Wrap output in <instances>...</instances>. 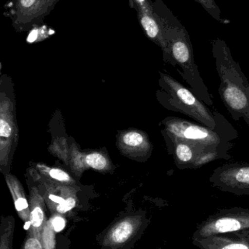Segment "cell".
<instances>
[{"label":"cell","instance_id":"obj_17","mask_svg":"<svg viewBox=\"0 0 249 249\" xmlns=\"http://www.w3.org/2000/svg\"><path fill=\"white\" fill-rule=\"evenodd\" d=\"M86 162L89 167L98 171H102L107 165V158L100 153H90L86 157Z\"/></svg>","mask_w":249,"mask_h":249},{"label":"cell","instance_id":"obj_18","mask_svg":"<svg viewBox=\"0 0 249 249\" xmlns=\"http://www.w3.org/2000/svg\"><path fill=\"white\" fill-rule=\"evenodd\" d=\"M129 6L136 10V12L154 14L152 1L151 0H129Z\"/></svg>","mask_w":249,"mask_h":249},{"label":"cell","instance_id":"obj_5","mask_svg":"<svg viewBox=\"0 0 249 249\" xmlns=\"http://www.w3.org/2000/svg\"><path fill=\"white\" fill-rule=\"evenodd\" d=\"M245 230H249V209L233 207L221 209L200 225L196 238H207Z\"/></svg>","mask_w":249,"mask_h":249},{"label":"cell","instance_id":"obj_11","mask_svg":"<svg viewBox=\"0 0 249 249\" xmlns=\"http://www.w3.org/2000/svg\"><path fill=\"white\" fill-rule=\"evenodd\" d=\"M15 218L11 215L0 217V249H13Z\"/></svg>","mask_w":249,"mask_h":249},{"label":"cell","instance_id":"obj_15","mask_svg":"<svg viewBox=\"0 0 249 249\" xmlns=\"http://www.w3.org/2000/svg\"><path fill=\"white\" fill-rule=\"evenodd\" d=\"M194 1L199 3L213 18L219 21V23H224V24H228L231 23V20L224 19L222 17L221 10L215 0H194Z\"/></svg>","mask_w":249,"mask_h":249},{"label":"cell","instance_id":"obj_16","mask_svg":"<svg viewBox=\"0 0 249 249\" xmlns=\"http://www.w3.org/2000/svg\"><path fill=\"white\" fill-rule=\"evenodd\" d=\"M55 233L51 222L48 220L41 234L40 240L44 249H55Z\"/></svg>","mask_w":249,"mask_h":249},{"label":"cell","instance_id":"obj_22","mask_svg":"<svg viewBox=\"0 0 249 249\" xmlns=\"http://www.w3.org/2000/svg\"><path fill=\"white\" fill-rule=\"evenodd\" d=\"M231 234L232 236L236 237L238 239L244 241L246 244L249 247V230H245V231H239V232H232Z\"/></svg>","mask_w":249,"mask_h":249},{"label":"cell","instance_id":"obj_1","mask_svg":"<svg viewBox=\"0 0 249 249\" xmlns=\"http://www.w3.org/2000/svg\"><path fill=\"white\" fill-rule=\"evenodd\" d=\"M212 52L220 80L218 92L222 103L234 121L243 120L249 127L248 79L225 41L219 38L214 39Z\"/></svg>","mask_w":249,"mask_h":249},{"label":"cell","instance_id":"obj_13","mask_svg":"<svg viewBox=\"0 0 249 249\" xmlns=\"http://www.w3.org/2000/svg\"><path fill=\"white\" fill-rule=\"evenodd\" d=\"M122 143L124 146L131 150L142 149L146 144V141L142 133L130 131L124 133L122 137Z\"/></svg>","mask_w":249,"mask_h":249},{"label":"cell","instance_id":"obj_9","mask_svg":"<svg viewBox=\"0 0 249 249\" xmlns=\"http://www.w3.org/2000/svg\"><path fill=\"white\" fill-rule=\"evenodd\" d=\"M5 181L13 197L16 213L24 222L25 229L29 228V204L24 189L18 179L11 174H5Z\"/></svg>","mask_w":249,"mask_h":249},{"label":"cell","instance_id":"obj_14","mask_svg":"<svg viewBox=\"0 0 249 249\" xmlns=\"http://www.w3.org/2000/svg\"><path fill=\"white\" fill-rule=\"evenodd\" d=\"M36 167H37L39 172L42 173L45 177H49L54 181L61 183H69L71 181L70 175L59 168H48V167L42 165H36Z\"/></svg>","mask_w":249,"mask_h":249},{"label":"cell","instance_id":"obj_7","mask_svg":"<svg viewBox=\"0 0 249 249\" xmlns=\"http://www.w3.org/2000/svg\"><path fill=\"white\" fill-rule=\"evenodd\" d=\"M164 80L171 88L174 95V100L178 108L200 124L210 128H215L216 126V116L202 103L201 101L199 100L188 89L171 77L164 76Z\"/></svg>","mask_w":249,"mask_h":249},{"label":"cell","instance_id":"obj_3","mask_svg":"<svg viewBox=\"0 0 249 249\" xmlns=\"http://www.w3.org/2000/svg\"><path fill=\"white\" fill-rule=\"evenodd\" d=\"M16 103L11 79L0 77V173L10 174L18 142Z\"/></svg>","mask_w":249,"mask_h":249},{"label":"cell","instance_id":"obj_4","mask_svg":"<svg viewBox=\"0 0 249 249\" xmlns=\"http://www.w3.org/2000/svg\"><path fill=\"white\" fill-rule=\"evenodd\" d=\"M61 0H13L9 14L12 26L19 33L28 32L43 23Z\"/></svg>","mask_w":249,"mask_h":249},{"label":"cell","instance_id":"obj_21","mask_svg":"<svg viewBox=\"0 0 249 249\" xmlns=\"http://www.w3.org/2000/svg\"><path fill=\"white\" fill-rule=\"evenodd\" d=\"M75 198H74V197L70 196V197L67 199V200H66L65 203L57 209L55 213H58V214H64V213H67V212H69L70 211H71V209H74V208L75 207Z\"/></svg>","mask_w":249,"mask_h":249},{"label":"cell","instance_id":"obj_10","mask_svg":"<svg viewBox=\"0 0 249 249\" xmlns=\"http://www.w3.org/2000/svg\"><path fill=\"white\" fill-rule=\"evenodd\" d=\"M194 244L201 249H249L244 241L229 233L196 238Z\"/></svg>","mask_w":249,"mask_h":249},{"label":"cell","instance_id":"obj_12","mask_svg":"<svg viewBox=\"0 0 249 249\" xmlns=\"http://www.w3.org/2000/svg\"><path fill=\"white\" fill-rule=\"evenodd\" d=\"M134 228L133 221L129 219L122 221L110 231L109 234V241L115 245L124 244L133 235Z\"/></svg>","mask_w":249,"mask_h":249},{"label":"cell","instance_id":"obj_19","mask_svg":"<svg viewBox=\"0 0 249 249\" xmlns=\"http://www.w3.org/2000/svg\"><path fill=\"white\" fill-rule=\"evenodd\" d=\"M20 249H44L41 240L37 237L26 235Z\"/></svg>","mask_w":249,"mask_h":249},{"label":"cell","instance_id":"obj_6","mask_svg":"<svg viewBox=\"0 0 249 249\" xmlns=\"http://www.w3.org/2000/svg\"><path fill=\"white\" fill-rule=\"evenodd\" d=\"M210 181L218 190L237 196H249V163L228 162L213 171Z\"/></svg>","mask_w":249,"mask_h":249},{"label":"cell","instance_id":"obj_20","mask_svg":"<svg viewBox=\"0 0 249 249\" xmlns=\"http://www.w3.org/2000/svg\"><path fill=\"white\" fill-rule=\"evenodd\" d=\"M49 221L55 232H61L65 228L66 219L61 214H53Z\"/></svg>","mask_w":249,"mask_h":249},{"label":"cell","instance_id":"obj_2","mask_svg":"<svg viewBox=\"0 0 249 249\" xmlns=\"http://www.w3.org/2000/svg\"><path fill=\"white\" fill-rule=\"evenodd\" d=\"M154 14L159 22L168 53L187 71L199 99L209 106L213 105L207 88L203 84L195 64L193 46L187 29L162 0L152 2Z\"/></svg>","mask_w":249,"mask_h":249},{"label":"cell","instance_id":"obj_23","mask_svg":"<svg viewBox=\"0 0 249 249\" xmlns=\"http://www.w3.org/2000/svg\"><path fill=\"white\" fill-rule=\"evenodd\" d=\"M0 68H1V64H0Z\"/></svg>","mask_w":249,"mask_h":249},{"label":"cell","instance_id":"obj_8","mask_svg":"<svg viewBox=\"0 0 249 249\" xmlns=\"http://www.w3.org/2000/svg\"><path fill=\"white\" fill-rule=\"evenodd\" d=\"M29 228L26 235L40 239L42 230L48 220L45 212V202L36 186L29 184Z\"/></svg>","mask_w":249,"mask_h":249}]
</instances>
